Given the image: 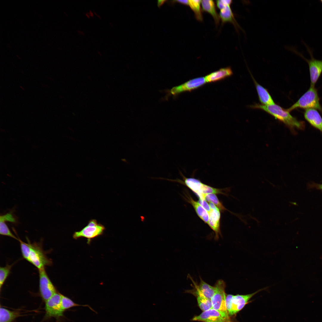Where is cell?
<instances>
[{
	"mask_svg": "<svg viewBox=\"0 0 322 322\" xmlns=\"http://www.w3.org/2000/svg\"><path fill=\"white\" fill-rule=\"evenodd\" d=\"M305 119L313 127L321 131L322 118L316 109H306L304 114Z\"/></svg>",
	"mask_w": 322,
	"mask_h": 322,
	"instance_id": "14",
	"label": "cell"
},
{
	"mask_svg": "<svg viewBox=\"0 0 322 322\" xmlns=\"http://www.w3.org/2000/svg\"><path fill=\"white\" fill-rule=\"evenodd\" d=\"M61 306L62 310L64 312L65 310L77 306H83L88 307L91 310L96 313L92 308L88 305H81L76 303L69 298L61 294Z\"/></svg>",
	"mask_w": 322,
	"mask_h": 322,
	"instance_id": "22",
	"label": "cell"
},
{
	"mask_svg": "<svg viewBox=\"0 0 322 322\" xmlns=\"http://www.w3.org/2000/svg\"><path fill=\"white\" fill-rule=\"evenodd\" d=\"M167 0H159L157 1V6L159 7H160Z\"/></svg>",
	"mask_w": 322,
	"mask_h": 322,
	"instance_id": "32",
	"label": "cell"
},
{
	"mask_svg": "<svg viewBox=\"0 0 322 322\" xmlns=\"http://www.w3.org/2000/svg\"><path fill=\"white\" fill-rule=\"evenodd\" d=\"M215 286L216 291L211 299L212 308L218 311L224 317L228 320H231L226 306L225 283L223 280L220 279L216 282Z\"/></svg>",
	"mask_w": 322,
	"mask_h": 322,
	"instance_id": "4",
	"label": "cell"
},
{
	"mask_svg": "<svg viewBox=\"0 0 322 322\" xmlns=\"http://www.w3.org/2000/svg\"><path fill=\"white\" fill-rule=\"evenodd\" d=\"M61 298V294L57 292L45 302L46 318H54L58 321L63 317Z\"/></svg>",
	"mask_w": 322,
	"mask_h": 322,
	"instance_id": "7",
	"label": "cell"
},
{
	"mask_svg": "<svg viewBox=\"0 0 322 322\" xmlns=\"http://www.w3.org/2000/svg\"><path fill=\"white\" fill-rule=\"evenodd\" d=\"M190 203L193 207L199 216L205 222L208 224L209 215L208 212L198 202L194 201L191 197L188 198Z\"/></svg>",
	"mask_w": 322,
	"mask_h": 322,
	"instance_id": "20",
	"label": "cell"
},
{
	"mask_svg": "<svg viewBox=\"0 0 322 322\" xmlns=\"http://www.w3.org/2000/svg\"><path fill=\"white\" fill-rule=\"evenodd\" d=\"M13 264H7L4 267H0V290L9 275Z\"/></svg>",
	"mask_w": 322,
	"mask_h": 322,
	"instance_id": "23",
	"label": "cell"
},
{
	"mask_svg": "<svg viewBox=\"0 0 322 322\" xmlns=\"http://www.w3.org/2000/svg\"><path fill=\"white\" fill-rule=\"evenodd\" d=\"M197 297L198 306L203 312L213 308L211 299L200 296Z\"/></svg>",
	"mask_w": 322,
	"mask_h": 322,
	"instance_id": "24",
	"label": "cell"
},
{
	"mask_svg": "<svg viewBox=\"0 0 322 322\" xmlns=\"http://www.w3.org/2000/svg\"><path fill=\"white\" fill-rule=\"evenodd\" d=\"M0 221L4 222L7 221L15 223L16 222V220L12 213L9 212L4 215H1Z\"/></svg>",
	"mask_w": 322,
	"mask_h": 322,
	"instance_id": "28",
	"label": "cell"
},
{
	"mask_svg": "<svg viewBox=\"0 0 322 322\" xmlns=\"http://www.w3.org/2000/svg\"><path fill=\"white\" fill-rule=\"evenodd\" d=\"M40 294L45 302L57 292L46 271L45 268L38 270Z\"/></svg>",
	"mask_w": 322,
	"mask_h": 322,
	"instance_id": "8",
	"label": "cell"
},
{
	"mask_svg": "<svg viewBox=\"0 0 322 322\" xmlns=\"http://www.w3.org/2000/svg\"><path fill=\"white\" fill-rule=\"evenodd\" d=\"M105 230L104 225L98 223L96 219H92L81 230L74 232L72 236L75 239L80 238L87 239L89 244L92 239L103 235Z\"/></svg>",
	"mask_w": 322,
	"mask_h": 322,
	"instance_id": "5",
	"label": "cell"
},
{
	"mask_svg": "<svg viewBox=\"0 0 322 322\" xmlns=\"http://www.w3.org/2000/svg\"><path fill=\"white\" fill-rule=\"evenodd\" d=\"M200 280L199 284H197L192 280L194 285L193 288L192 290L187 291L186 292L191 293L196 297L200 296L211 299L216 292V287L209 285L201 278Z\"/></svg>",
	"mask_w": 322,
	"mask_h": 322,
	"instance_id": "11",
	"label": "cell"
},
{
	"mask_svg": "<svg viewBox=\"0 0 322 322\" xmlns=\"http://www.w3.org/2000/svg\"><path fill=\"white\" fill-rule=\"evenodd\" d=\"M267 288L260 289L253 293L248 294L227 295L226 298V304L229 316H231L236 314L244 307L254 295Z\"/></svg>",
	"mask_w": 322,
	"mask_h": 322,
	"instance_id": "3",
	"label": "cell"
},
{
	"mask_svg": "<svg viewBox=\"0 0 322 322\" xmlns=\"http://www.w3.org/2000/svg\"><path fill=\"white\" fill-rule=\"evenodd\" d=\"M250 107L264 111L283 123L291 130L295 128L303 129L305 128L304 122L298 120L292 116L287 109H285L275 104L268 105L256 104L250 106Z\"/></svg>",
	"mask_w": 322,
	"mask_h": 322,
	"instance_id": "1",
	"label": "cell"
},
{
	"mask_svg": "<svg viewBox=\"0 0 322 322\" xmlns=\"http://www.w3.org/2000/svg\"><path fill=\"white\" fill-rule=\"evenodd\" d=\"M232 3V1L231 0L216 1L217 6L220 10L228 5H230Z\"/></svg>",
	"mask_w": 322,
	"mask_h": 322,
	"instance_id": "29",
	"label": "cell"
},
{
	"mask_svg": "<svg viewBox=\"0 0 322 322\" xmlns=\"http://www.w3.org/2000/svg\"><path fill=\"white\" fill-rule=\"evenodd\" d=\"M321 131H322V129H321Z\"/></svg>",
	"mask_w": 322,
	"mask_h": 322,
	"instance_id": "39",
	"label": "cell"
},
{
	"mask_svg": "<svg viewBox=\"0 0 322 322\" xmlns=\"http://www.w3.org/2000/svg\"><path fill=\"white\" fill-rule=\"evenodd\" d=\"M201 4L203 11L209 13L213 18L215 24L218 25L220 19L214 1L212 0H201Z\"/></svg>",
	"mask_w": 322,
	"mask_h": 322,
	"instance_id": "17",
	"label": "cell"
},
{
	"mask_svg": "<svg viewBox=\"0 0 322 322\" xmlns=\"http://www.w3.org/2000/svg\"><path fill=\"white\" fill-rule=\"evenodd\" d=\"M86 15L88 18H89L90 16L89 13H86Z\"/></svg>",
	"mask_w": 322,
	"mask_h": 322,
	"instance_id": "35",
	"label": "cell"
},
{
	"mask_svg": "<svg viewBox=\"0 0 322 322\" xmlns=\"http://www.w3.org/2000/svg\"><path fill=\"white\" fill-rule=\"evenodd\" d=\"M192 320L203 322H233L231 320L224 317L218 311L213 308L203 311L199 315L195 316Z\"/></svg>",
	"mask_w": 322,
	"mask_h": 322,
	"instance_id": "12",
	"label": "cell"
},
{
	"mask_svg": "<svg viewBox=\"0 0 322 322\" xmlns=\"http://www.w3.org/2000/svg\"><path fill=\"white\" fill-rule=\"evenodd\" d=\"M198 202L208 212V213L210 211L211 209L210 205L205 199H199Z\"/></svg>",
	"mask_w": 322,
	"mask_h": 322,
	"instance_id": "31",
	"label": "cell"
},
{
	"mask_svg": "<svg viewBox=\"0 0 322 322\" xmlns=\"http://www.w3.org/2000/svg\"><path fill=\"white\" fill-rule=\"evenodd\" d=\"M78 32L80 34L84 35V33L82 31H80V30H78Z\"/></svg>",
	"mask_w": 322,
	"mask_h": 322,
	"instance_id": "34",
	"label": "cell"
},
{
	"mask_svg": "<svg viewBox=\"0 0 322 322\" xmlns=\"http://www.w3.org/2000/svg\"><path fill=\"white\" fill-rule=\"evenodd\" d=\"M320 1H321V3H322V0H320Z\"/></svg>",
	"mask_w": 322,
	"mask_h": 322,
	"instance_id": "38",
	"label": "cell"
},
{
	"mask_svg": "<svg viewBox=\"0 0 322 322\" xmlns=\"http://www.w3.org/2000/svg\"><path fill=\"white\" fill-rule=\"evenodd\" d=\"M211 210L208 213L209 220L208 224L214 231L216 239H218L220 234V214L219 208L212 203H209Z\"/></svg>",
	"mask_w": 322,
	"mask_h": 322,
	"instance_id": "13",
	"label": "cell"
},
{
	"mask_svg": "<svg viewBox=\"0 0 322 322\" xmlns=\"http://www.w3.org/2000/svg\"><path fill=\"white\" fill-rule=\"evenodd\" d=\"M307 50L310 54L311 59H307L303 55L294 48L291 49L292 50L304 59L307 62L309 66L311 81L310 86H315V85L322 72V60H318L315 58L313 55L312 51L304 42Z\"/></svg>",
	"mask_w": 322,
	"mask_h": 322,
	"instance_id": "6",
	"label": "cell"
},
{
	"mask_svg": "<svg viewBox=\"0 0 322 322\" xmlns=\"http://www.w3.org/2000/svg\"><path fill=\"white\" fill-rule=\"evenodd\" d=\"M297 108L314 109L322 112L317 90L315 86H310L298 100L287 110L290 112Z\"/></svg>",
	"mask_w": 322,
	"mask_h": 322,
	"instance_id": "2",
	"label": "cell"
},
{
	"mask_svg": "<svg viewBox=\"0 0 322 322\" xmlns=\"http://www.w3.org/2000/svg\"><path fill=\"white\" fill-rule=\"evenodd\" d=\"M94 13L95 14V15H96L97 16H98L100 18H101V17L99 15L97 14L96 12H94Z\"/></svg>",
	"mask_w": 322,
	"mask_h": 322,
	"instance_id": "36",
	"label": "cell"
},
{
	"mask_svg": "<svg viewBox=\"0 0 322 322\" xmlns=\"http://www.w3.org/2000/svg\"><path fill=\"white\" fill-rule=\"evenodd\" d=\"M219 16L222 24L230 22L234 25L236 29L240 27L235 18L230 5H228L220 10Z\"/></svg>",
	"mask_w": 322,
	"mask_h": 322,
	"instance_id": "18",
	"label": "cell"
},
{
	"mask_svg": "<svg viewBox=\"0 0 322 322\" xmlns=\"http://www.w3.org/2000/svg\"><path fill=\"white\" fill-rule=\"evenodd\" d=\"M18 241L20 242L21 253L23 257L28 261H29L30 251V242L28 241L26 243L23 242L19 238Z\"/></svg>",
	"mask_w": 322,
	"mask_h": 322,
	"instance_id": "26",
	"label": "cell"
},
{
	"mask_svg": "<svg viewBox=\"0 0 322 322\" xmlns=\"http://www.w3.org/2000/svg\"><path fill=\"white\" fill-rule=\"evenodd\" d=\"M21 315V312L19 311H11L0 307V322H12L16 318Z\"/></svg>",
	"mask_w": 322,
	"mask_h": 322,
	"instance_id": "19",
	"label": "cell"
},
{
	"mask_svg": "<svg viewBox=\"0 0 322 322\" xmlns=\"http://www.w3.org/2000/svg\"><path fill=\"white\" fill-rule=\"evenodd\" d=\"M256 86L260 101L262 105H268L275 104L267 90L258 84L253 78Z\"/></svg>",
	"mask_w": 322,
	"mask_h": 322,
	"instance_id": "16",
	"label": "cell"
},
{
	"mask_svg": "<svg viewBox=\"0 0 322 322\" xmlns=\"http://www.w3.org/2000/svg\"><path fill=\"white\" fill-rule=\"evenodd\" d=\"M0 234L12 238L18 241V239L16 238L10 230L5 222L0 221Z\"/></svg>",
	"mask_w": 322,
	"mask_h": 322,
	"instance_id": "27",
	"label": "cell"
},
{
	"mask_svg": "<svg viewBox=\"0 0 322 322\" xmlns=\"http://www.w3.org/2000/svg\"><path fill=\"white\" fill-rule=\"evenodd\" d=\"M308 189H315L322 191V184H318L314 182L309 183L307 185Z\"/></svg>",
	"mask_w": 322,
	"mask_h": 322,
	"instance_id": "30",
	"label": "cell"
},
{
	"mask_svg": "<svg viewBox=\"0 0 322 322\" xmlns=\"http://www.w3.org/2000/svg\"><path fill=\"white\" fill-rule=\"evenodd\" d=\"M89 13L90 16L92 17H93V16L94 15L93 13L91 10H89Z\"/></svg>",
	"mask_w": 322,
	"mask_h": 322,
	"instance_id": "33",
	"label": "cell"
},
{
	"mask_svg": "<svg viewBox=\"0 0 322 322\" xmlns=\"http://www.w3.org/2000/svg\"><path fill=\"white\" fill-rule=\"evenodd\" d=\"M30 251L28 261L35 266L38 270L52 264L51 260L48 258L42 248L37 244L30 243Z\"/></svg>",
	"mask_w": 322,
	"mask_h": 322,
	"instance_id": "9",
	"label": "cell"
},
{
	"mask_svg": "<svg viewBox=\"0 0 322 322\" xmlns=\"http://www.w3.org/2000/svg\"><path fill=\"white\" fill-rule=\"evenodd\" d=\"M201 2V0H189L188 5L194 13L196 19L200 21L203 20Z\"/></svg>",
	"mask_w": 322,
	"mask_h": 322,
	"instance_id": "21",
	"label": "cell"
},
{
	"mask_svg": "<svg viewBox=\"0 0 322 322\" xmlns=\"http://www.w3.org/2000/svg\"><path fill=\"white\" fill-rule=\"evenodd\" d=\"M203 197L206 201L212 203L221 210H225V207L214 193L203 194Z\"/></svg>",
	"mask_w": 322,
	"mask_h": 322,
	"instance_id": "25",
	"label": "cell"
},
{
	"mask_svg": "<svg viewBox=\"0 0 322 322\" xmlns=\"http://www.w3.org/2000/svg\"><path fill=\"white\" fill-rule=\"evenodd\" d=\"M98 53L100 55H101V54L99 52H98Z\"/></svg>",
	"mask_w": 322,
	"mask_h": 322,
	"instance_id": "37",
	"label": "cell"
},
{
	"mask_svg": "<svg viewBox=\"0 0 322 322\" xmlns=\"http://www.w3.org/2000/svg\"><path fill=\"white\" fill-rule=\"evenodd\" d=\"M206 83L205 77L198 78L192 79L178 86L167 90L166 99L171 95L176 96L185 91H191L202 86Z\"/></svg>",
	"mask_w": 322,
	"mask_h": 322,
	"instance_id": "10",
	"label": "cell"
},
{
	"mask_svg": "<svg viewBox=\"0 0 322 322\" xmlns=\"http://www.w3.org/2000/svg\"><path fill=\"white\" fill-rule=\"evenodd\" d=\"M233 74L231 68L227 67L212 72L205 77L206 82L218 81L230 76Z\"/></svg>",
	"mask_w": 322,
	"mask_h": 322,
	"instance_id": "15",
	"label": "cell"
}]
</instances>
